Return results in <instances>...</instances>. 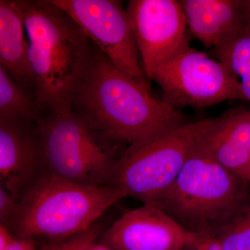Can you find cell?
<instances>
[{
    "label": "cell",
    "mask_w": 250,
    "mask_h": 250,
    "mask_svg": "<svg viewBox=\"0 0 250 250\" xmlns=\"http://www.w3.org/2000/svg\"><path fill=\"white\" fill-rule=\"evenodd\" d=\"M213 123V119L188 123L132 143L117 163L108 185L125 197L150 203L172 185Z\"/></svg>",
    "instance_id": "5"
},
{
    "label": "cell",
    "mask_w": 250,
    "mask_h": 250,
    "mask_svg": "<svg viewBox=\"0 0 250 250\" xmlns=\"http://www.w3.org/2000/svg\"><path fill=\"white\" fill-rule=\"evenodd\" d=\"M40 118L34 95L0 67V119H24L37 123Z\"/></svg>",
    "instance_id": "16"
},
{
    "label": "cell",
    "mask_w": 250,
    "mask_h": 250,
    "mask_svg": "<svg viewBox=\"0 0 250 250\" xmlns=\"http://www.w3.org/2000/svg\"><path fill=\"white\" fill-rule=\"evenodd\" d=\"M211 54L236 77L243 100L250 102V32L245 29L232 40L211 49Z\"/></svg>",
    "instance_id": "15"
},
{
    "label": "cell",
    "mask_w": 250,
    "mask_h": 250,
    "mask_svg": "<svg viewBox=\"0 0 250 250\" xmlns=\"http://www.w3.org/2000/svg\"><path fill=\"white\" fill-rule=\"evenodd\" d=\"M242 12L244 18L245 29L250 32V0H241Z\"/></svg>",
    "instance_id": "22"
},
{
    "label": "cell",
    "mask_w": 250,
    "mask_h": 250,
    "mask_svg": "<svg viewBox=\"0 0 250 250\" xmlns=\"http://www.w3.org/2000/svg\"><path fill=\"white\" fill-rule=\"evenodd\" d=\"M103 232V227L95 224L84 232L65 241L49 243L39 250H83L95 243Z\"/></svg>",
    "instance_id": "18"
},
{
    "label": "cell",
    "mask_w": 250,
    "mask_h": 250,
    "mask_svg": "<svg viewBox=\"0 0 250 250\" xmlns=\"http://www.w3.org/2000/svg\"><path fill=\"white\" fill-rule=\"evenodd\" d=\"M45 171L37 123L24 119H0L1 187L21 200Z\"/></svg>",
    "instance_id": "11"
},
{
    "label": "cell",
    "mask_w": 250,
    "mask_h": 250,
    "mask_svg": "<svg viewBox=\"0 0 250 250\" xmlns=\"http://www.w3.org/2000/svg\"><path fill=\"white\" fill-rule=\"evenodd\" d=\"M123 198L111 186L83 185L46 170L20 200L11 231L16 237L65 241L89 229Z\"/></svg>",
    "instance_id": "4"
},
{
    "label": "cell",
    "mask_w": 250,
    "mask_h": 250,
    "mask_svg": "<svg viewBox=\"0 0 250 250\" xmlns=\"http://www.w3.org/2000/svg\"><path fill=\"white\" fill-rule=\"evenodd\" d=\"M146 78L190 44L185 14L176 0H131L126 8Z\"/></svg>",
    "instance_id": "9"
},
{
    "label": "cell",
    "mask_w": 250,
    "mask_h": 250,
    "mask_svg": "<svg viewBox=\"0 0 250 250\" xmlns=\"http://www.w3.org/2000/svg\"><path fill=\"white\" fill-rule=\"evenodd\" d=\"M28 51L21 0H0V67L35 96V79Z\"/></svg>",
    "instance_id": "14"
},
{
    "label": "cell",
    "mask_w": 250,
    "mask_h": 250,
    "mask_svg": "<svg viewBox=\"0 0 250 250\" xmlns=\"http://www.w3.org/2000/svg\"><path fill=\"white\" fill-rule=\"evenodd\" d=\"M46 170L83 185H108L127 147L106 139L72 111L37 122Z\"/></svg>",
    "instance_id": "6"
},
{
    "label": "cell",
    "mask_w": 250,
    "mask_h": 250,
    "mask_svg": "<svg viewBox=\"0 0 250 250\" xmlns=\"http://www.w3.org/2000/svg\"><path fill=\"white\" fill-rule=\"evenodd\" d=\"M214 237L223 250H250V197Z\"/></svg>",
    "instance_id": "17"
},
{
    "label": "cell",
    "mask_w": 250,
    "mask_h": 250,
    "mask_svg": "<svg viewBox=\"0 0 250 250\" xmlns=\"http://www.w3.org/2000/svg\"><path fill=\"white\" fill-rule=\"evenodd\" d=\"M197 243L201 250H223L217 238L207 235H198Z\"/></svg>",
    "instance_id": "21"
},
{
    "label": "cell",
    "mask_w": 250,
    "mask_h": 250,
    "mask_svg": "<svg viewBox=\"0 0 250 250\" xmlns=\"http://www.w3.org/2000/svg\"><path fill=\"white\" fill-rule=\"evenodd\" d=\"M71 111L125 147L188 123L179 110L153 96L149 80L118 70L94 43L90 65L74 97Z\"/></svg>",
    "instance_id": "1"
},
{
    "label": "cell",
    "mask_w": 250,
    "mask_h": 250,
    "mask_svg": "<svg viewBox=\"0 0 250 250\" xmlns=\"http://www.w3.org/2000/svg\"><path fill=\"white\" fill-rule=\"evenodd\" d=\"M83 250H118L113 249V248H110L105 246V245L102 244H96V243H93L92 244L89 245L88 247L85 248Z\"/></svg>",
    "instance_id": "23"
},
{
    "label": "cell",
    "mask_w": 250,
    "mask_h": 250,
    "mask_svg": "<svg viewBox=\"0 0 250 250\" xmlns=\"http://www.w3.org/2000/svg\"><path fill=\"white\" fill-rule=\"evenodd\" d=\"M6 250H38L36 239L15 236L14 241Z\"/></svg>",
    "instance_id": "20"
},
{
    "label": "cell",
    "mask_w": 250,
    "mask_h": 250,
    "mask_svg": "<svg viewBox=\"0 0 250 250\" xmlns=\"http://www.w3.org/2000/svg\"><path fill=\"white\" fill-rule=\"evenodd\" d=\"M197 238H198V237H197ZM197 238L195 242L186 246L182 250H201V248H200L198 243H197Z\"/></svg>",
    "instance_id": "24"
},
{
    "label": "cell",
    "mask_w": 250,
    "mask_h": 250,
    "mask_svg": "<svg viewBox=\"0 0 250 250\" xmlns=\"http://www.w3.org/2000/svg\"><path fill=\"white\" fill-rule=\"evenodd\" d=\"M20 199L12 192L0 187V225L11 231L19 211Z\"/></svg>",
    "instance_id": "19"
},
{
    "label": "cell",
    "mask_w": 250,
    "mask_h": 250,
    "mask_svg": "<svg viewBox=\"0 0 250 250\" xmlns=\"http://www.w3.org/2000/svg\"><path fill=\"white\" fill-rule=\"evenodd\" d=\"M192 39L215 48L245 30L241 0H179Z\"/></svg>",
    "instance_id": "13"
},
{
    "label": "cell",
    "mask_w": 250,
    "mask_h": 250,
    "mask_svg": "<svg viewBox=\"0 0 250 250\" xmlns=\"http://www.w3.org/2000/svg\"><path fill=\"white\" fill-rule=\"evenodd\" d=\"M121 71L146 78L126 9L114 0H51Z\"/></svg>",
    "instance_id": "8"
},
{
    "label": "cell",
    "mask_w": 250,
    "mask_h": 250,
    "mask_svg": "<svg viewBox=\"0 0 250 250\" xmlns=\"http://www.w3.org/2000/svg\"><path fill=\"white\" fill-rule=\"evenodd\" d=\"M203 141L172 185L149 205L190 232L215 236L250 198V183L219 164Z\"/></svg>",
    "instance_id": "3"
},
{
    "label": "cell",
    "mask_w": 250,
    "mask_h": 250,
    "mask_svg": "<svg viewBox=\"0 0 250 250\" xmlns=\"http://www.w3.org/2000/svg\"><path fill=\"white\" fill-rule=\"evenodd\" d=\"M197 237L155 206L144 204L122 215L100 238L118 250H182Z\"/></svg>",
    "instance_id": "10"
},
{
    "label": "cell",
    "mask_w": 250,
    "mask_h": 250,
    "mask_svg": "<svg viewBox=\"0 0 250 250\" xmlns=\"http://www.w3.org/2000/svg\"><path fill=\"white\" fill-rule=\"evenodd\" d=\"M41 117L71 111L93 55V42L51 0H21Z\"/></svg>",
    "instance_id": "2"
},
{
    "label": "cell",
    "mask_w": 250,
    "mask_h": 250,
    "mask_svg": "<svg viewBox=\"0 0 250 250\" xmlns=\"http://www.w3.org/2000/svg\"><path fill=\"white\" fill-rule=\"evenodd\" d=\"M203 142L219 164L250 183V108H231L213 118Z\"/></svg>",
    "instance_id": "12"
},
{
    "label": "cell",
    "mask_w": 250,
    "mask_h": 250,
    "mask_svg": "<svg viewBox=\"0 0 250 250\" xmlns=\"http://www.w3.org/2000/svg\"><path fill=\"white\" fill-rule=\"evenodd\" d=\"M149 80L159 85L163 100L176 109L243 100L238 81L228 67L190 44L156 66Z\"/></svg>",
    "instance_id": "7"
}]
</instances>
